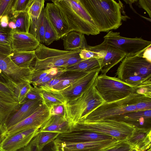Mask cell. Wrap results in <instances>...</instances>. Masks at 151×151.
I'll list each match as a JSON object with an SVG mask.
<instances>
[{
	"instance_id": "15",
	"label": "cell",
	"mask_w": 151,
	"mask_h": 151,
	"mask_svg": "<svg viewBox=\"0 0 151 151\" xmlns=\"http://www.w3.org/2000/svg\"><path fill=\"white\" fill-rule=\"evenodd\" d=\"M56 139L68 142H85L116 139L106 134L84 130H72L60 134Z\"/></svg>"
},
{
	"instance_id": "35",
	"label": "cell",
	"mask_w": 151,
	"mask_h": 151,
	"mask_svg": "<svg viewBox=\"0 0 151 151\" xmlns=\"http://www.w3.org/2000/svg\"><path fill=\"white\" fill-rule=\"evenodd\" d=\"M32 86L30 83L27 82L19 84L14 87L15 96L20 105L24 103L26 97Z\"/></svg>"
},
{
	"instance_id": "48",
	"label": "cell",
	"mask_w": 151,
	"mask_h": 151,
	"mask_svg": "<svg viewBox=\"0 0 151 151\" xmlns=\"http://www.w3.org/2000/svg\"><path fill=\"white\" fill-rule=\"evenodd\" d=\"M12 51L11 45L0 44V53L8 55Z\"/></svg>"
},
{
	"instance_id": "37",
	"label": "cell",
	"mask_w": 151,
	"mask_h": 151,
	"mask_svg": "<svg viewBox=\"0 0 151 151\" xmlns=\"http://www.w3.org/2000/svg\"><path fill=\"white\" fill-rule=\"evenodd\" d=\"M135 106L137 110H151V95L141 94Z\"/></svg>"
},
{
	"instance_id": "3",
	"label": "cell",
	"mask_w": 151,
	"mask_h": 151,
	"mask_svg": "<svg viewBox=\"0 0 151 151\" xmlns=\"http://www.w3.org/2000/svg\"><path fill=\"white\" fill-rule=\"evenodd\" d=\"M95 79L80 95L67 101L63 105L64 117L72 127L105 102L95 87Z\"/></svg>"
},
{
	"instance_id": "6",
	"label": "cell",
	"mask_w": 151,
	"mask_h": 151,
	"mask_svg": "<svg viewBox=\"0 0 151 151\" xmlns=\"http://www.w3.org/2000/svg\"><path fill=\"white\" fill-rule=\"evenodd\" d=\"M95 87L105 102L117 101L136 92L137 88L116 77L106 74L98 75L96 78Z\"/></svg>"
},
{
	"instance_id": "55",
	"label": "cell",
	"mask_w": 151,
	"mask_h": 151,
	"mask_svg": "<svg viewBox=\"0 0 151 151\" xmlns=\"http://www.w3.org/2000/svg\"><path fill=\"white\" fill-rule=\"evenodd\" d=\"M3 130L2 127V126H0V142L4 138L2 136Z\"/></svg>"
},
{
	"instance_id": "47",
	"label": "cell",
	"mask_w": 151,
	"mask_h": 151,
	"mask_svg": "<svg viewBox=\"0 0 151 151\" xmlns=\"http://www.w3.org/2000/svg\"><path fill=\"white\" fill-rule=\"evenodd\" d=\"M51 115H58L64 117V110L63 105L55 106L51 109Z\"/></svg>"
},
{
	"instance_id": "36",
	"label": "cell",
	"mask_w": 151,
	"mask_h": 151,
	"mask_svg": "<svg viewBox=\"0 0 151 151\" xmlns=\"http://www.w3.org/2000/svg\"><path fill=\"white\" fill-rule=\"evenodd\" d=\"M44 0H33L27 12L30 17L38 18L44 9Z\"/></svg>"
},
{
	"instance_id": "56",
	"label": "cell",
	"mask_w": 151,
	"mask_h": 151,
	"mask_svg": "<svg viewBox=\"0 0 151 151\" xmlns=\"http://www.w3.org/2000/svg\"><path fill=\"white\" fill-rule=\"evenodd\" d=\"M130 151H138V150L132 148Z\"/></svg>"
},
{
	"instance_id": "52",
	"label": "cell",
	"mask_w": 151,
	"mask_h": 151,
	"mask_svg": "<svg viewBox=\"0 0 151 151\" xmlns=\"http://www.w3.org/2000/svg\"><path fill=\"white\" fill-rule=\"evenodd\" d=\"M24 148L28 151H41V150L30 142Z\"/></svg>"
},
{
	"instance_id": "2",
	"label": "cell",
	"mask_w": 151,
	"mask_h": 151,
	"mask_svg": "<svg viewBox=\"0 0 151 151\" xmlns=\"http://www.w3.org/2000/svg\"><path fill=\"white\" fill-rule=\"evenodd\" d=\"M142 54L126 56L116 73L117 78L137 89L151 87V61Z\"/></svg>"
},
{
	"instance_id": "19",
	"label": "cell",
	"mask_w": 151,
	"mask_h": 151,
	"mask_svg": "<svg viewBox=\"0 0 151 151\" xmlns=\"http://www.w3.org/2000/svg\"><path fill=\"white\" fill-rule=\"evenodd\" d=\"M109 118L123 121L136 127L151 128V110L127 112Z\"/></svg>"
},
{
	"instance_id": "38",
	"label": "cell",
	"mask_w": 151,
	"mask_h": 151,
	"mask_svg": "<svg viewBox=\"0 0 151 151\" xmlns=\"http://www.w3.org/2000/svg\"><path fill=\"white\" fill-rule=\"evenodd\" d=\"M33 0H15L12 8V15L21 12L27 11Z\"/></svg>"
},
{
	"instance_id": "17",
	"label": "cell",
	"mask_w": 151,
	"mask_h": 151,
	"mask_svg": "<svg viewBox=\"0 0 151 151\" xmlns=\"http://www.w3.org/2000/svg\"><path fill=\"white\" fill-rule=\"evenodd\" d=\"M42 104L41 100H32L26 101L22 104L2 126L4 131L19 122L35 113Z\"/></svg>"
},
{
	"instance_id": "51",
	"label": "cell",
	"mask_w": 151,
	"mask_h": 151,
	"mask_svg": "<svg viewBox=\"0 0 151 151\" xmlns=\"http://www.w3.org/2000/svg\"><path fill=\"white\" fill-rule=\"evenodd\" d=\"M151 46L148 47L143 52L142 56L150 61H151Z\"/></svg>"
},
{
	"instance_id": "12",
	"label": "cell",
	"mask_w": 151,
	"mask_h": 151,
	"mask_svg": "<svg viewBox=\"0 0 151 151\" xmlns=\"http://www.w3.org/2000/svg\"><path fill=\"white\" fill-rule=\"evenodd\" d=\"M120 142L116 139L85 142H68L55 139L54 144L57 151H103Z\"/></svg>"
},
{
	"instance_id": "11",
	"label": "cell",
	"mask_w": 151,
	"mask_h": 151,
	"mask_svg": "<svg viewBox=\"0 0 151 151\" xmlns=\"http://www.w3.org/2000/svg\"><path fill=\"white\" fill-rule=\"evenodd\" d=\"M51 115V109L42 104L31 116L4 131L2 136L4 138L6 136L31 128L40 129Z\"/></svg>"
},
{
	"instance_id": "23",
	"label": "cell",
	"mask_w": 151,
	"mask_h": 151,
	"mask_svg": "<svg viewBox=\"0 0 151 151\" xmlns=\"http://www.w3.org/2000/svg\"><path fill=\"white\" fill-rule=\"evenodd\" d=\"M17 99L0 92V126L20 107Z\"/></svg>"
},
{
	"instance_id": "26",
	"label": "cell",
	"mask_w": 151,
	"mask_h": 151,
	"mask_svg": "<svg viewBox=\"0 0 151 151\" xmlns=\"http://www.w3.org/2000/svg\"><path fill=\"white\" fill-rule=\"evenodd\" d=\"M62 39L65 50H82L88 45L84 35L78 32H70Z\"/></svg>"
},
{
	"instance_id": "33",
	"label": "cell",
	"mask_w": 151,
	"mask_h": 151,
	"mask_svg": "<svg viewBox=\"0 0 151 151\" xmlns=\"http://www.w3.org/2000/svg\"><path fill=\"white\" fill-rule=\"evenodd\" d=\"M65 71V69L62 67L53 68L45 70H33L30 83L31 84L49 74L56 75L60 74Z\"/></svg>"
},
{
	"instance_id": "50",
	"label": "cell",
	"mask_w": 151,
	"mask_h": 151,
	"mask_svg": "<svg viewBox=\"0 0 151 151\" xmlns=\"http://www.w3.org/2000/svg\"><path fill=\"white\" fill-rule=\"evenodd\" d=\"M41 151H56L53 141L45 146Z\"/></svg>"
},
{
	"instance_id": "58",
	"label": "cell",
	"mask_w": 151,
	"mask_h": 151,
	"mask_svg": "<svg viewBox=\"0 0 151 151\" xmlns=\"http://www.w3.org/2000/svg\"><path fill=\"white\" fill-rule=\"evenodd\" d=\"M56 151H57L56 150Z\"/></svg>"
},
{
	"instance_id": "39",
	"label": "cell",
	"mask_w": 151,
	"mask_h": 151,
	"mask_svg": "<svg viewBox=\"0 0 151 151\" xmlns=\"http://www.w3.org/2000/svg\"><path fill=\"white\" fill-rule=\"evenodd\" d=\"M14 0H0V19L4 15H12V8Z\"/></svg>"
},
{
	"instance_id": "46",
	"label": "cell",
	"mask_w": 151,
	"mask_h": 151,
	"mask_svg": "<svg viewBox=\"0 0 151 151\" xmlns=\"http://www.w3.org/2000/svg\"><path fill=\"white\" fill-rule=\"evenodd\" d=\"M60 74L54 75L51 74H49L45 76L40 80L34 82L31 84L32 85L33 87H37L40 85L50 81L51 80L59 76Z\"/></svg>"
},
{
	"instance_id": "25",
	"label": "cell",
	"mask_w": 151,
	"mask_h": 151,
	"mask_svg": "<svg viewBox=\"0 0 151 151\" xmlns=\"http://www.w3.org/2000/svg\"><path fill=\"white\" fill-rule=\"evenodd\" d=\"M107 45L106 55L102 58L100 70L101 74H106L111 68L122 61L126 56L124 53L116 48Z\"/></svg>"
},
{
	"instance_id": "14",
	"label": "cell",
	"mask_w": 151,
	"mask_h": 151,
	"mask_svg": "<svg viewBox=\"0 0 151 151\" xmlns=\"http://www.w3.org/2000/svg\"><path fill=\"white\" fill-rule=\"evenodd\" d=\"M44 13L60 39L70 32L65 17L59 7L54 3H48L44 9Z\"/></svg>"
},
{
	"instance_id": "7",
	"label": "cell",
	"mask_w": 151,
	"mask_h": 151,
	"mask_svg": "<svg viewBox=\"0 0 151 151\" xmlns=\"http://www.w3.org/2000/svg\"><path fill=\"white\" fill-rule=\"evenodd\" d=\"M140 94L136 92L117 101L104 102L88 114L83 120L79 122L93 121L137 111L135 105Z\"/></svg>"
},
{
	"instance_id": "49",
	"label": "cell",
	"mask_w": 151,
	"mask_h": 151,
	"mask_svg": "<svg viewBox=\"0 0 151 151\" xmlns=\"http://www.w3.org/2000/svg\"><path fill=\"white\" fill-rule=\"evenodd\" d=\"M9 21V18L8 16H3L0 19V24L3 27H8Z\"/></svg>"
},
{
	"instance_id": "57",
	"label": "cell",
	"mask_w": 151,
	"mask_h": 151,
	"mask_svg": "<svg viewBox=\"0 0 151 151\" xmlns=\"http://www.w3.org/2000/svg\"><path fill=\"white\" fill-rule=\"evenodd\" d=\"M151 148L147 150L146 151H151Z\"/></svg>"
},
{
	"instance_id": "10",
	"label": "cell",
	"mask_w": 151,
	"mask_h": 151,
	"mask_svg": "<svg viewBox=\"0 0 151 151\" xmlns=\"http://www.w3.org/2000/svg\"><path fill=\"white\" fill-rule=\"evenodd\" d=\"M0 69L14 87L20 84L30 83L33 71L32 67L22 68L17 66L8 55L1 53Z\"/></svg>"
},
{
	"instance_id": "53",
	"label": "cell",
	"mask_w": 151,
	"mask_h": 151,
	"mask_svg": "<svg viewBox=\"0 0 151 151\" xmlns=\"http://www.w3.org/2000/svg\"><path fill=\"white\" fill-rule=\"evenodd\" d=\"M0 82L4 83L11 84L6 76L0 69Z\"/></svg>"
},
{
	"instance_id": "24",
	"label": "cell",
	"mask_w": 151,
	"mask_h": 151,
	"mask_svg": "<svg viewBox=\"0 0 151 151\" xmlns=\"http://www.w3.org/2000/svg\"><path fill=\"white\" fill-rule=\"evenodd\" d=\"M72 126L64 117L51 115L40 129V132H49L63 134L71 131Z\"/></svg>"
},
{
	"instance_id": "34",
	"label": "cell",
	"mask_w": 151,
	"mask_h": 151,
	"mask_svg": "<svg viewBox=\"0 0 151 151\" xmlns=\"http://www.w3.org/2000/svg\"><path fill=\"white\" fill-rule=\"evenodd\" d=\"M44 14L45 21L44 43L46 45H49L54 41L58 40L60 39L55 30L46 17L44 12Z\"/></svg>"
},
{
	"instance_id": "43",
	"label": "cell",
	"mask_w": 151,
	"mask_h": 151,
	"mask_svg": "<svg viewBox=\"0 0 151 151\" xmlns=\"http://www.w3.org/2000/svg\"><path fill=\"white\" fill-rule=\"evenodd\" d=\"M39 93L40 90L37 87L32 86L26 97L24 102L32 100H41Z\"/></svg>"
},
{
	"instance_id": "54",
	"label": "cell",
	"mask_w": 151,
	"mask_h": 151,
	"mask_svg": "<svg viewBox=\"0 0 151 151\" xmlns=\"http://www.w3.org/2000/svg\"><path fill=\"white\" fill-rule=\"evenodd\" d=\"M8 25V27L11 29H15L16 28V27L15 23L11 21H9Z\"/></svg>"
},
{
	"instance_id": "13",
	"label": "cell",
	"mask_w": 151,
	"mask_h": 151,
	"mask_svg": "<svg viewBox=\"0 0 151 151\" xmlns=\"http://www.w3.org/2000/svg\"><path fill=\"white\" fill-rule=\"evenodd\" d=\"M40 129L31 128L5 137L0 142V151H18L24 147L39 133Z\"/></svg>"
},
{
	"instance_id": "16",
	"label": "cell",
	"mask_w": 151,
	"mask_h": 151,
	"mask_svg": "<svg viewBox=\"0 0 151 151\" xmlns=\"http://www.w3.org/2000/svg\"><path fill=\"white\" fill-rule=\"evenodd\" d=\"M10 37L12 50L18 52L35 51L40 42L35 37L29 33H24L15 29H11Z\"/></svg>"
},
{
	"instance_id": "29",
	"label": "cell",
	"mask_w": 151,
	"mask_h": 151,
	"mask_svg": "<svg viewBox=\"0 0 151 151\" xmlns=\"http://www.w3.org/2000/svg\"><path fill=\"white\" fill-rule=\"evenodd\" d=\"M107 45L104 40L100 44L95 46L87 45L81 50L79 56L83 60L91 58H103L106 55Z\"/></svg>"
},
{
	"instance_id": "18",
	"label": "cell",
	"mask_w": 151,
	"mask_h": 151,
	"mask_svg": "<svg viewBox=\"0 0 151 151\" xmlns=\"http://www.w3.org/2000/svg\"><path fill=\"white\" fill-rule=\"evenodd\" d=\"M100 70L88 72L79 78L69 86L59 91L67 101L80 95L99 75Z\"/></svg>"
},
{
	"instance_id": "9",
	"label": "cell",
	"mask_w": 151,
	"mask_h": 151,
	"mask_svg": "<svg viewBox=\"0 0 151 151\" xmlns=\"http://www.w3.org/2000/svg\"><path fill=\"white\" fill-rule=\"evenodd\" d=\"M109 45L116 48L124 53L127 57L142 54L151 46V42L141 37L127 38L121 36L119 32L110 31L104 37Z\"/></svg>"
},
{
	"instance_id": "27",
	"label": "cell",
	"mask_w": 151,
	"mask_h": 151,
	"mask_svg": "<svg viewBox=\"0 0 151 151\" xmlns=\"http://www.w3.org/2000/svg\"><path fill=\"white\" fill-rule=\"evenodd\" d=\"M102 58H91L83 60L65 69V71L89 72L96 70H101Z\"/></svg>"
},
{
	"instance_id": "41",
	"label": "cell",
	"mask_w": 151,
	"mask_h": 151,
	"mask_svg": "<svg viewBox=\"0 0 151 151\" xmlns=\"http://www.w3.org/2000/svg\"><path fill=\"white\" fill-rule=\"evenodd\" d=\"M133 148L125 141L103 151H130Z\"/></svg>"
},
{
	"instance_id": "20",
	"label": "cell",
	"mask_w": 151,
	"mask_h": 151,
	"mask_svg": "<svg viewBox=\"0 0 151 151\" xmlns=\"http://www.w3.org/2000/svg\"><path fill=\"white\" fill-rule=\"evenodd\" d=\"M138 151H146L151 148V128L135 127L131 136L125 141Z\"/></svg>"
},
{
	"instance_id": "32",
	"label": "cell",
	"mask_w": 151,
	"mask_h": 151,
	"mask_svg": "<svg viewBox=\"0 0 151 151\" xmlns=\"http://www.w3.org/2000/svg\"><path fill=\"white\" fill-rule=\"evenodd\" d=\"M60 134L52 132H40L30 142L41 150L45 146L53 141Z\"/></svg>"
},
{
	"instance_id": "30",
	"label": "cell",
	"mask_w": 151,
	"mask_h": 151,
	"mask_svg": "<svg viewBox=\"0 0 151 151\" xmlns=\"http://www.w3.org/2000/svg\"><path fill=\"white\" fill-rule=\"evenodd\" d=\"M8 56L17 66L22 68H27L31 67V64L35 58V51L29 52L12 51Z\"/></svg>"
},
{
	"instance_id": "28",
	"label": "cell",
	"mask_w": 151,
	"mask_h": 151,
	"mask_svg": "<svg viewBox=\"0 0 151 151\" xmlns=\"http://www.w3.org/2000/svg\"><path fill=\"white\" fill-rule=\"evenodd\" d=\"M44 9L38 18L30 17L31 25L29 33L33 35L40 43H44L45 21Z\"/></svg>"
},
{
	"instance_id": "22",
	"label": "cell",
	"mask_w": 151,
	"mask_h": 151,
	"mask_svg": "<svg viewBox=\"0 0 151 151\" xmlns=\"http://www.w3.org/2000/svg\"><path fill=\"white\" fill-rule=\"evenodd\" d=\"M39 94L42 104L47 108L52 109L54 107L64 105L67 100L59 91L52 88L38 86Z\"/></svg>"
},
{
	"instance_id": "4",
	"label": "cell",
	"mask_w": 151,
	"mask_h": 151,
	"mask_svg": "<svg viewBox=\"0 0 151 151\" xmlns=\"http://www.w3.org/2000/svg\"><path fill=\"white\" fill-rule=\"evenodd\" d=\"M60 8L67 22L70 31L84 35H96L100 32L79 0H53Z\"/></svg>"
},
{
	"instance_id": "8",
	"label": "cell",
	"mask_w": 151,
	"mask_h": 151,
	"mask_svg": "<svg viewBox=\"0 0 151 151\" xmlns=\"http://www.w3.org/2000/svg\"><path fill=\"white\" fill-rule=\"evenodd\" d=\"M81 50L66 51L52 49L40 43L35 50V62L33 70L62 67L70 58L79 54Z\"/></svg>"
},
{
	"instance_id": "42",
	"label": "cell",
	"mask_w": 151,
	"mask_h": 151,
	"mask_svg": "<svg viewBox=\"0 0 151 151\" xmlns=\"http://www.w3.org/2000/svg\"><path fill=\"white\" fill-rule=\"evenodd\" d=\"M0 92L17 99L14 93V87L11 84L4 83L0 82Z\"/></svg>"
},
{
	"instance_id": "21",
	"label": "cell",
	"mask_w": 151,
	"mask_h": 151,
	"mask_svg": "<svg viewBox=\"0 0 151 151\" xmlns=\"http://www.w3.org/2000/svg\"><path fill=\"white\" fill-rule=\"evenodd\" d=\"M88 73L65 71L50 81L38 86L52 88L55 90L60 91Z\"/></svg>"
},
{
	"instance_id": "40",
	"label": "cell",
	"mask_w": 151,
	"mask_h": 151,
	"mask_svg": "<svg viewBox=\"0 0 151 151\" xmlns=\"http://www.w3.org/2000/svg\"><path fill=\"white\" fill-rule=\"evenodd\" d=\"M11 29L8 27H2L0 24V44L11 45V42L10 37Z\"/></svg>"
},
{
	"instance_id": "31",
	"label": "cell",
	"mask_w": 151,
	"mask_h": 151,
	"mask_svg": "<svg viewBox=\"0 0 151 151\" xmlns=\"http://www.w3.org/2000/svg\"><path fill=\"white\" fill-rule=\"evenodd\" d=\"M9 18V21L14 22L16 25L15 30L21 32L29 33L31 21L27 11L14 14Z\"/></svg>"
},
{
	"instance_id": "1",
	"label": "cell",
	"mask_w": 151,
	"mask_h": 151,
	"mask_svg": "<svg viewBox=\"0 0 151 151\" xmlns=\"http://www.w3.org/2000/svg\"><path fill=\"white\" fill-rule=\"evenodd\" d=\"M100 32H108L122 24L121 2L114 0H79Z\"/></svg>"
},
{
	"instance_id": "44",
	"label": "cell",
	"mask_w": 151,
	"mask_h": 151,
	"mask_svg": "<svg viewBox=\"0 0 151 151\" xmlns=\"http://www.w3.org/2000/svg\"><path fill=\"white\" fill-rule=\"evenodd\" d=\"M79 54L69 58L62 67L66 69L83 60L81 58Z\"/></svg>"
},
{
	"instance_id": "5",
	"label": "cell",
	"mask_w": 151,
	"mask_h": 151,
	"mask_svg": "<svg viewBox=\"0 0 151 151\" xmlns=\"http://www.w3.org/2000/svg\"><path fill=\"white\" fill-rule=\"evenodd\" d=\"M135 126L123 121L107 118L90 122H79L71 131L84 130L110 136L117 140L126 141L131 135Z\"/></svg>"
},
{
	"instance_id": "45",
	"label": "cell",
	"mask_w": 151,
	"mask_h": 151,
	"mask_svg": "<svg viewBox=\"0 0 151 151\" xmlns=\"http://www.w3.org/2000/svg\"><path fill=\"white\" fill-rule=\"evenodd\" d=\"M137 4L140 8H142L146 11L150 19L151 18V0H137Z\"/></svg>"
}]
</instances>
